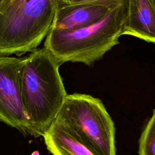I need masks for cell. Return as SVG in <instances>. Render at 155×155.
<instances>
[{
    "label": "cell",
    "instance_id": "6da1fadb",
    "mask_svg": "<svg viewBox=\"0 0 155 155\" xmlns=\"http://www.w3.org/2000/svg\"><path fill=\"white\" fill-rule=\"evenodd\" d=\"M61 65L44 48L25 57L21 96L28 122V134L42 136L54 120L67 94L59 72Z\"/></svg>",
    "mask_w": 155,
    "mask_h": 155
},
{
    "label": "cell",
    "instance_id": "7a4b0ae2",
    "mask_svg": "<svg viewBox=\"0 0 155 155\" xmlns=\"http://www.w3.org/2000/svg\"><path fill=\"white\" fill-rule=\"evenodd\" d=\"M127 16V5L111 9L98 22L74 30L50 28L44 44L60 64L81 62L90 66L119 44Z\"/></svg>",
    "mask_w": 155,
    "mask_h": 155
},
{
    "label": "cell",
    "instance_id": "3957f363",
    "mask_svg": "<svg viewBox=\"0 0 155 155\" xmlns=\"http://www.w3.org/2000/svg\"><path fill=\"white\" fill-rule=\"evenodd\" d=\"M56 4V0H8L0 14V56H19L36 49L51 27Z\"/></svg>",
    "mask_w": 155,
    "mask_h": 155
},
{
    "label": "cell",
    "instance_id": "277c9868",
    "mask_svg": "<svg viewBox=\"0 0 155 155\" xmlns=\"http://www.w3.org/2000/svg\"><path fill=\"white\" fill-rule=\"evenodd\" d=\"M54 120L96 155H116L114 122L99 99L67 94Z\"/></svg>",
    "mask_w": 155,
    "mask_h": 155
},
{
    "label": "cell",
    "instance_id": "5b68a950",
    "mask_svg": "<svg viewBox=\"0 0 155 155\" xmlns=\"http://www.w3.org/2000/svg\"><path fill=\"white\" fill-rule=\"evenodd\" d=\"M25 57L0 56V121L28 134V122L21 96Z\"/></svg>",
    "mask_w": 155,
    "mask_h": 155
},
{
    "label": "cell",
    "instance_id": "8992f818",
    "mask_svg": "<svg viewBox=\"0 0 155 155\" xmlns=\"http://www.w3.org/2000/svg\"><path fill=\"white\" fill-rule=\"evenodd\" d=\"M112 8L97 3L65 4L56 2L51 28L74 30L87 27L100 21Z\"/></svg>",
    "mask_w": 155,
    "mask_h": 155
},
{
    "label": "cell",
    "instance_id": "52a82bcc",
    "mask_svg": "<svg viewBox=\"0 0 155 155\" xmlns=\"http://www.w3.org/2000/svg\"><path fill=\"white\" fill-rule=\"evenodd\" d=\"M122 35L134 36L155 44V4L153 0H127Z\"/></svg>",
    "mask_w": 155,
    "mask_h": 155
},
{
    "label": "cell",
    "instance_id": "ba28073f",
    "mask_svg": "<svg viewBox=\"0 0 155 155\" xmlns=\"http://www.w3.org/2000/svg\"><path fill=\"white\" fill-rule=\"evenodd\" d=\"M53 155H96L65 127L54 120L42 136Z\"/></svg>",
    "mask_w": 155,
    "mask_h": 155
},
{
    "label": "cell",
    "instance_id": "9c48e42d",
    "mask_svg": "<svg viewBox=\"0 0 155 155\" xmlns=\"http://www.w3.org/2000/svg\"><path fill=\"white\" fill-rule=\"evenodd\" d=\"M139 155H155V109L139 140Z\"/></svg>",
    "mask_w": 155,
    "mask_h": 155
},
{
    "label": "cell",
    "instance_id": "30bf717a",
    "mask_svg": "<svg viewBox=\"0 0 155 155\" xmlns=\"http://www.w3.org/2000/svg\"><path fill=\"white\" fill-rule=\"evenodd\" d=\"M56 2L65 4H79L84 3H97L108 5L111 8L120 5H127V0H56Z\"/></svg>",
    "mask_w": 155,
    "mask_h": 155
},
{
    "label": "cell",
    "instance_id": "8fae6325",
    "mask_svg": "<svg viewBox=\"0 0 155 155\" xmlns=\"http://www.w3.org/2000/svg\"><path fill=\"white\" fill-rule=\"evenodd\" d=\"M8 0H0V14H2L8 4Z\"/></svg>",
    "mask_w": 155,
    "mask_h": 155
},
{
    "label": "cell",
    "instance_id": "7c38bea8",
    "mask_svg": "<svg viewBox=\"0 0 155 155\" xmlns=\"http://www.w3.org/2000/svg\"><path fill=\"white\" fill-rule=\"evenodd\" d=\"M31 155H40V154H39V153L38 151H35L33 152V153L31 154Z\"/></svg>",
    "mask_w": 155,
    "mask_h": 155
},
{
    "label": "cell",
    "instance_id": "4fadbf2b",
    "mask_svg": "<svg viewBox=\"0 0 155 155\" xmlns=\"http://www.w3.org/2000/svg\"><path fill=\"white\" fill-rule=\"evenodd\" d=\"M153 1H154V4H155V0H153Z\"/></svg>",
    "mask_w": 155,
    "mask_h": 155
}]
</instances>
